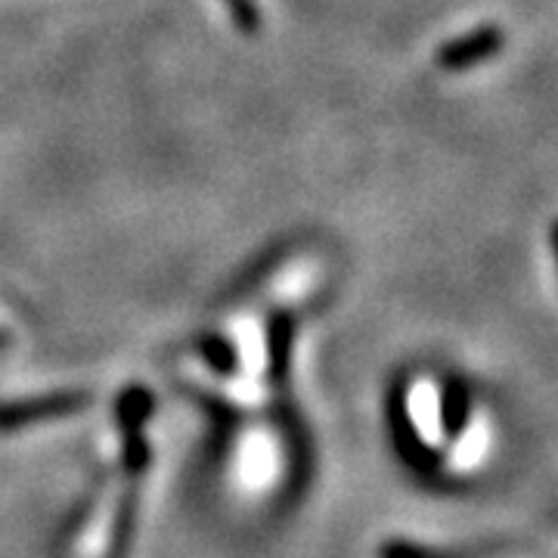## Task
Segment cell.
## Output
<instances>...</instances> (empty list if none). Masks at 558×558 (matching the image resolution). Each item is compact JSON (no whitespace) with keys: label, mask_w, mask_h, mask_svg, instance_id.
<instances>
[{"label":"cell","mask_w":558,"mask_h":558,"mask_svg":"<svg viewBox=\"0 0 558 558\" xmlns=\"http://www.w3.org/2000/svg\"><path fill=\"white\" fill-rule=\"evenodd\" d=\"M282 472V447L270 432H252L245 435L236 450V478L248 490H270Z\"/></svg>","instance_id":"1"},{"label":"cell","mask_w":558,"mask_h":558,"mask_svg":"<svg viewBox=\"0 0 558 558\" xmlns=\"http://www.w3.org/2000/svg\"><path fill=\"white\" fill-rule=\"evenodd\" d=\"M87 395L81 391H60V395H40V398L16 400V403H3L0 407V428H22L32 422L44 418H60L81 413L87 407Z\"/></svg>","instance_id":"2"},{"label":"cell","mask_w":558,"mask_h":558,"mask_svg":"<svg viewBox=\"0 0 558 558\" xmlns=\"http://www.w3.org/2000/svg\"><path fill=\"white\" fill-rule=\"evenodd\" d=\"M502 44H506V35H502L499 25H481L475 32L444 44L435 62H438L440 69H447V72H462V69H472L478 62L497 57L499 50H502Z\"/></svg>","instance_id":"3"},{"label":"cell","mask_w":558,"mask_h":558,"mask_svg":"<svg viewBox=\"0 0 558 558\" xmlns=\"http://www.w3.org/2000/svg\"><path fill=\"white\" fill-rule=\"evenodd\" d=\"M407 416L413 422V432L422 447H435L444 435V413H440L438 391L432 381H416V388L407 395Z\"/></svg>","instance_id":"4"},{"label":"cell","mask_w":558,"mask_h":558,"mask_svg":"<svg viewBox=\"0 0 558 558\" xmlns=\"http://www.w3.org/2000/svg\"><path fill=\"white\" fill-rule=\"evenodd\" d=\"M121 515V499L116 494L102 499L94 512V519L84 524V534L78 539V556L81 558H102L109 543L116 537V527H119Z\"/></svg>","instance_id":"5"},{"label":"cell","mask_w":558,"mask_h":558,"mask_svg":"<svg viewBox=\"0 0 558 558\" xmlns=\"http://www.w3.org/2000/svg\"><path fill=\"white\" fill-rule=\"evenodd\" d=\"M240 360H242V366H245V373H248L252 379H258L260 373H264L267 348H264V336H260L255 326H252V329H245V332L240 336Z\"/></svg>","instance_id":"6"},{"label":"cell","mask_w":558,"mask_h":558,"mask_svg":"<svg viewBox=\"0 0 558 558\" xmlns=\"http://www.w3.org/2000/svg\"><path fill=\"white\" fill-rule=\"evenodd\" d=\"M227 7H230V13H233L240 28H245V32L258 28V3L255 0H227Z\"/></svg>","instance_id":"7"},{"label":"cell","mask_w":558,"mask_h":558,"mask_svg":"<svg viewBox=\"0 0 558 558\" xmlns=\"http://www.w3.org/2000/svg\"><path fill=\"white\" fill-rule=\"evenodd\" d=\"M553 248H556V260H558V220H556V227H553Z\"/></svg>","instance_id":"8"}]
</instances>
